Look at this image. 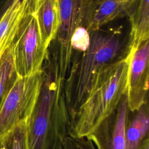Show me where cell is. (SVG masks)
<instances>
[{
    "label": "cell",
    "instance_id": "1",
    "mask_svg": "<svg viewBox=\"0 0 149 149\" xmlns=\"http://www.w3.org/2000/svg\"><path fill=\"white\" fill-rule=\"evenodd\" d=\"M42 68L40 94L27 120L29 149H63L70 123L64 94L63 80L52 60Z\"/></svg>",
    "mask_w": 149,
    "mask_h": 149
},
{
    "label": "cell",
    "instance_id": "2",
    "mask_svg": "<svg viewBox=\"0 0 149 149\" xmlns=\"http://www.w3.org/2000/svg\"><path fill=\"white\" fill-rule=\"evenodd\" d=\"M87 49L74 63L64 83V94L70 123V130L79 112L87 100L97 73L113 61L120 52L124 43L118 30H96L90 33ZM70 132V131H69Z\"/></svg>",
    "mask_w": 149,
    "mask_h": 149
},
{
    "label": "cell",
    "instance_id": "3",
    "mask_svg": "<svg viewBox=\"0 0 149 149\" xmlns=\"http://www.w3.org/2000/svg\"><path fill=\"white\" fill-rule=\"evenodd\" d=\"M129 56L106 65L96 74L88 97L81 107L69 136L87 137L118 107L127 91Z\"/></svg>",
    "mask_w": 149,
    "mask_h": 149
},
{
    "label": "cell",
    "instance_id": "4",
    "mask_svg": "<svg viewBox=\"0 0 149 149\" xmlns=\"http://www.w3.org/2000/svg\"><path fill=\"white\" fill-rule=\"evenodd\" d=\"M30 2L29 9L20 22L11 47L15 72L20 77L41 72L48 57V48L43 42Z\"/></svg>",
    "mask_w": 149,
    "mask_h": 149
},
{
    "label": "cell",
    "instance_id": "5",
    "mask_svg": "<svg viewBox=\"0 0 149 149\" xmlns=\"http://www.w3.org/2000/svg\"><path fill=\"white\" fill-rule=\"evenodd\" d=\"M42 83V70L29 77L17 75L0 107V134L27 121L37 101Z\"/></svg>",
    "mask_w": 149,
    "mask_h": 149
},
{
    "label": "cell",
    "instance_id": "6",
    "mask_svg": "<svg viewBox=\"0 0 149 149\" xmlns=\"http://www.w3.org/2000/svg\"><path fill=\"white\" fill-rule=\"evenodd\" d=\"M59 25L54 39L56 44L54 62L60 76L65 80L72 63L71 38L76 28L84 26L87 0H59Z\"/></svg>",
    "mask_w": 149,
    "mask_h": 149
},
{
    "label": "cell",
    "instance_id": "7",
    "mask_svg": "<svg viewBox=\"0 0 149 149\" xmlns=\"http://www.w3.org/2000/svg\"><path fill=\"white\" fill-rule=\"evenodd\" d=\"M129 66L127 76V98L130 111L148 102L149 79V40L136 48L127 49Z\"/></svg>",
    "mask_w": 149,
    "mask_h": 149
},
{
    "label": "cell",
    "instance_id": "8",
    "mask_svg": "<svg viewBox=\"0 0 149 149\" xmlns=\"http://www.w3.org/2000/svg\"><path fill=\"white\" fill-rule=\"evenodd\" d=\"M129 112L126 93L116 108L87 137L96 149H126L125 133Z\"/></svg>",
    "mask_w": 149,
    "mask_h": 149
},
{
    "label": "cell",
    "instance_id": "9",
    "mask_svg": "<svg viewBox=\"0 0 149 149\" xmlns=\"http://www.w3.org/2000/svg\"><path fill=\"white\" fill-rule=\"evenodd\" d=\"M140 0H87L84 27L91 33L124 17H129Z\"/></svg>",
    "mask_w": 149,
    "mask_h": 149
},
{
    "label": "cell",
    "instance_id": "10",
    "mask_svg": "<svg viewBox=\"0 0 149 149\" xmlns=\"http://www.w3.org/2000/svg\"><path fill=\"white\" fill-rule=\"evenodd\" d=\"M41 36L48 48L54 40L59 25V0H30Z\"/></svg>",
    "mask_w": 149,
    "mask_h": 149
},
{
    "label": "cell",
    "instance_id": "11",
    "mask_svg": "<svg viewBox=\"0 0 149 149\" xmlns=\"http://www.w3.org/2000/svg\"><path fill=\"white\" fill-rule=\"evenodd\" d=\"M30 0L15 1L0 19V62L13 42L20 22L27 13Z\"/></svg>",
    "mask_w": 149,
    "mask_h": 149
},
{
    "label": "cell",
    "instance_id": "12",
    "mask_svg": "<svg viewBox=\"0 0 149 149\" xmlns=\"http://www.w3.org/2000/svg\"><path fill=\"white\" fill-rule=\"evenodd\" d=\"M149 111L147 102L134 111L129 112L126 133V149H140L148 137Z\"/></svg>",
    "mask_w": 149,
    "mask_h": 149
},
{
    "label": "cell",
    "instance_id": "13",
    "mask_svg": "<svg viewBox=\"0 0 149 149\" xmlns=\"http://www.w3.org/2000/svg\"><path fill=\"white\" fill-rule=\"evenodd\" d=\"M129 19L130 31L127 49L136 48L149 40V0H140Z\"/></svg>",
    "mask_w": 149,
    "mask_h": 149
},
{
    "label": "cell",
    "instance_id": "14",
    "mask_svg": "<svg viewBox=\"0 0 149 149\" xmlns=\"http://www.w3.org/2000/svg\"><path fill=\"white\" fill-rule=\"evenodd\" d=\"M0 149H29L27 121L0 134Z\"/></svg>",
    "mask_w": 149,
    "mask_h": 149
},
{
    "label": "cell",
    "instance_id": "15",
    "mask_svg": "<svg viewBox=\"0 0 149 149\" xmlns=\"http://www.w3.org/2000/svg\"><path fill=\"white\" fill-rule=\"evenodd\" d=\"M16 76L10 48L0 62V107L7 91Z\"/></svg>",
    "mask_w": 149,
    "mask_h": 149
},
{
    "label": "cell",
    "instance_id": "16",
    "mask_svg": "<svg viewBox=\"0 0 149 149\" xmlns=\"http://www.w3.org/2000/svg\"><path fill=\"white\" fill-rule=\"evenodd\" d=\"M90 43L89 31L83 26H80L74 31L70 40L72 50L84 52L88 48Z\"/></svg>",
    "mask_w": 149,
    "mask_h": 149
},
{
    "label": "cell",
    "instance_id": "17",
    "mask_svg": "<svg viewBox=\"0 0 149 149\" xmlns=\"http://www.w3.org/2000/svg\"><path fill=\"white\" fill-rule=\"evenodd\" d=\"M63 149H96L92 141L87 137L67 136L63 141Z\"/></svg>",
    "mask_w": 149,
    "mask_h": 149
},
{
    "label": "cell",
    "instance_id": "18",
    "mask_svg": "<svg viewBox=\"0 0 149 149\" xmlns=\"http://www.w3.org/2000/svg\"><path fill=\"white\" fill-rule=\"evenodd\" d=\"M15 1L16 0H0V19ZM19 1H22L23 0Z\"/></svg>",
    "mask_w": 149,
    "mask_h": 149
},
{
    "label": "cell",
    "instance_id": "19",
    "mask_svg": "<svg viewBox=\"0 0 149 149\" xmlns=\"http://www.w3.org/2000/svg\"><path fill=\"white\" fill-rule=\"evenodd\" d=\"M140 149H149V137L144 140Z\"/></svg>",
    "mask_w": 149,
    "mask_h": 149
}]
</instances>
